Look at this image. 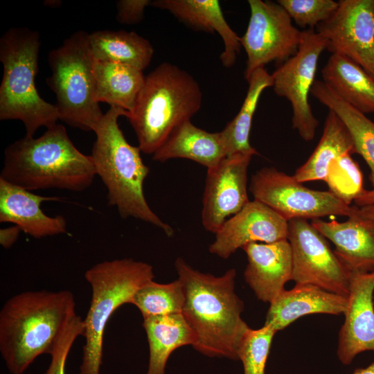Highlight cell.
I'll return each instance as SVG.
<instances>
[{"instance_id": "cell-1", "label": "cell", "mask_w": 374, "mask_h": 374, "mask_svg": "<svg viewBox=\"0 0 374 374\" xmlns=\"http://www.w3.org/2000/svg\"><path fill=\"white\" fill-rule=\"evenodd\" d=\"M175 265L185 294L182 314L195 335L193 348L208 357L238 360L249 327L241 317L244 303L235 292L236 270L215 276L193 269L181 258Z\"/></svg>"}, {"instance_id": "cell-2", "label": "cell", "mask_w": 374, "mask_h": 374, "mask_svg": "<svg viewBox=\"0 0 374 374\" xmlns=\"http://www.w3.org/2000/svg\"><path fill=\"white\" fill-rule=\"evenodd\" d=\"M78 315L69 290L26 291L8 299L0 311V352L10 374H24L41 355H51Z\"/></svg>"}, {"instance_id": "cell-3", "label": "cell", "mask_w": 374, "mask_h": 374, "mask_svg": "<svg viewBox=\"0 0 374 374\" xmlns=\"http://www.w3.org/2000/svg\"><path fill=\"white\" fill-rule=\"evenodd\" d=\"M96 175L91 155L79 151L66 127L56 124L38 138L24 136L4 151L0 179L26 190L82 192Z\"/></svg>"}, {"instance_id": "cell-4", "label": "cell", "mask_w": 374, "mask_h": 374, "mask_svg": "<svg viewBox=\"0 0 374 374\" xmlns=\"http://www.w3.org/2000/svg\"><path fill=\"white\" fill-rule=\"evenodd\" d=\"M120 116L127 118L129 112L110 107L93 131L96 139L91 156L96 175L107 188V204L115 206L121 217L148 222L172 236L173 229L152 211L145 199L143 183L150 169L142 160L139 147L127 141L118 125Z\"/></svg>"}, {"instance_id": "cell-5", "label": "cell", "mask_w": 374, "mask_h": 374, "mask_svg": "<svg viewBox=\"0 0 374 374\" xmlns=\"http://www.w3.org/2000/svg\"><path fill=\"white\" fill-rule=\"evenodd\" d=\"M202 93L197 81L187 71L163 62L145 78L129 113L139 147L153 154L181 124L200 109Z\"/></svg>"}, {"instance_id": "cell-6", "label": "cell", "mask_w": 374, "mask_h": 374, "mask_svg": "<svg viewBox=\"0 0 374 374\" xmlns=\"http://www.w3.org/2000/svg\"><path fill=\"white\" fill-rule=\"evenodd\" d=\"M40 44L39 33L24 27L10 28L0 39V120L21 121L25 136L30 137L60 120L56 106L45 101L36 88Z\"/></svg>"}, {"instance_id": "cell-7", "label": "cell", "mask_w": 374, "mask_h": 374, "mask_svg": "<svg viewBox=\"0 0 374 374\" xmlns=\"http://www.w3.org/2000/svg\"><path fill=\"white\" fill-rule=\"evenodd\" d=\"M84 278L91 299L84 321L82 358L78 374H100L105 329L112 314L131 303L135 293L154 278L153 267L132 258L99 262L87 269Z\"/></svg>"}, {"instance_id": "cell-8", "label": "cell", "mask_w": 374, "mask_h": 374, "mask_svg": "<svg viewBox=\"0 0 374 374\" xmlns=\"http://www.w3.org/2000/svg\"><path fill=\"white\" fill-rule=\"evenodd\" d=\"M94 61L84 30L72 34L48 57L51 74L46 83L55 94L60 120L87 132H93L104 115L96 99Z\"/></svg>"}, {"instance_id": "cell-9", "label": "cell", "mask_w": 374, "mask_h": 374, "mask_svg": "<svg viewBox=\"0 0 374 374\" xmlns=\"http://www.w3.org/2000/svg\"><path fill=\"white\" fill-rule=\"evenodd\" d=\"M255 200L267 206L287 222L320 219L329 215L350 216L355 206L346 204L331 191L312 190L294 176L273 167L252 175L249 188Z\"/></svg>"}, {"instance_id": "cell-10", "label": "cell", "mask_w": 374, "mask_h": 374, "mask_svg": "<svg viewBox=\"0 0 374 374\" xmlns=\"http://www.w3.org/2000/svg\"><path fill=\"white\" fill-rule=\"evenodd\" d=\"M326 49V39L315 29H305L302 30L296 53L271 74L274 93L290 103L292 128L305 141L313 140L319 125L311 109L309 96L316 80L319 57Z\"/></svg>"}, {"instance_id": "cell-11", "label": "cell", "mask_w": 374, "mask_h": 374, "mask_svg": "<svg viewBox=\"0 0 374 374\" xmlns=\"http://www.w3.org/2000/svg\"><path fill=\"white\" fill-rule=\"evenodd\" d=\"M249 21L240 44L246 52L244 76L247 80L256 70L271 62L283 63L294 55L302 31L277 2L249 0Z\"/></svg>"}, {"instance_id": "cell-12", "label": "cell", "mask_w": 374, "mask_h": 374, "mask_svg": "<svg viewBox=\"0 0 374 374\" xmlns=\"http://www.w3.org/2000/svg\"><path fill=\"white\" fill-rule=\"evenodd\" d=\"M292 254V279L348 297L350 270L332 250L326 238L308 220L288 221Z\"/></svg>"}, {"instance_id": "cell-13", "label": "cell", "mask_w": 374, "mask_h": 374, "mask_svg": "<svg viewBox=\"0 0 374 374\" xmlns=\"http://www.w3.org/2000/svg\"><path fill=\"white\" fill-rule=\"evenodd\" d=\"M335 13L315 30L327 50L344 55L374 78V0H340Z\"/></svg>"}, {"instance_id": "cell-14", "label": "cell", "mask_w": 374, "mask_h": 374, "mask_svg": "<svg viewBox=\"0 0 374 374\" xmlns=\"http://www.w3.org/2000/svg\"><path fill=\"white\" fill-rule=\"evenodd\" d=\"M253 155L235 154L207 169L202 210V223L207 231L215 233L249 202L247 172Z\"/></svg>"}, {"instance_id": "cell-15", "label": "cell", "mask_w": 374, "mask_h": 374, "mask_svg": "<svg viewBox=\"0 0 374 374\" xmlns=\"http://www.w3.org/2000/svg\"><path fill=\"white\" fill-rule=\"evenodd\" d=\"M210 253L226 259L252 242L271 243L287 239L288 222L264 204L249 201L215 233Z\"/></svg>"}, {"instance_id": "cell-16", "label": "cell", "mask_w": 374, "mask_h": 374, "mask_svg": "<svg viewBox=\"0 0 374 374\" xmlns=\"http://www.w3.org/2000/svg\"><path fill=\"white\" fill-rule=\"evenodd\" d=\"M374 271H352L345 316L338 338L337 356L350 365L359 354L374 353Z\"/></svg>"}, {"instance_id": "cell-17", "label": "cell", "mask_w": 374, "mask_h": 374, "mask_svg": "<svg viewBox=\"0 0 374 374\" xmlns=\"http://www.w3.org/2000/svg\"><path fill=\"white\" fill-rule=\"evenodd\" d=\"M247 257L244 272L258 299L271 303L292 279V254L287 239L271 243L252 242L242 248Z\"/></svg>"}, {"instance_id": "cell-18", "label": "cell", "mask_w": 374, "mask_h": 374, "mask_svg": "<svg viewBox=\"0 0 374 374\" xmlns=\"http://www.w3.org/2000/svg\"><path fill=\"white\" fill-rule=\"evenodd\" d=\"M348 220L339 222L314 219L311 224L335 246L334 250L350 271H374V220L355 205Z\"/></svg>"}, {"instance_id": "cell-19", "label": "cell", "mask_w": 374, "mask_h": 374, "mask_svg": "<svg viewBox=\"0 0 374 374\" xmlns=\"http://www.w3.org/2000/svg\"><path fill=\"white\" fill-rule=\"evenodd\" d=\"M58 200L57 197L39 195L0 179V222L13 223L34 238L66 233L63 216H48L41 208L44 202Z\"/></svg>"}, {"instance_id": "cell-20", "label": "cell", "mask_w": 374, "mask_h": 374, "mask_svg": "<svg viewBox=\"0 0 374 374\" xmlns=\"http://www.w3.org/2000/svg\"><path fill=\"white\" fill-rule=\"evenodd\" d=\"M348 297L310 284H296L285 289L271 303L265 325L276 332L301 317L312 314L340 315L347 306Z\"/></svg>"}, {"instance_id": "cell-21", "label": "cell", "mask_w": 374, "mask_h": 374, "mask_svg": "<svg viewBox=\"0 0 374 374\" xmlns=\"http://www.w3.org/2000/svg\"><path fill=\"white\" fill-rule=\"evenodd\" d=\"M151 6L169 11L181 21L199 30L216 32L223 40L222 64L231 67L240 53V37L226 21L217 0H156Z\"/></svg>"}, {"instance_id": "cell-22", "label": "cell", "mask_w": 374, "mask_h": 374, "mask_svg": "<svg viewBox=\"0 0 374 374\" xmlns=\"http://www.w3.org/2000/svg\"><path fill=\"white\" fill-rule=\"evenodd\" d=\"M314 98L333 112L349 131L356 154H359L370 168L369 180L373 188L364 190L355 200L357 206L374 204V122L366 114L337 96L322 80H316L311 93Z\"/></svg>"}, {"instance_id": "cell-23", "label": "cell", "mask_w": 374, "mask_h": 374, "mask_svg": "<svg viewBox=\"0 0 374 374\" xmlns=\"http://www.w3.org/2000/svg\"><path fill=\"white\" fill-rule=\"evenodd\" d=\"M226 157L221 132H208L194 125L190 120L178 126L152 154L154 161L164 162L182 158L211 168Z\"/></svg>"}, {"instance_id": "cell-24", "label": "cell", "mask_w": 374, "mask_h": 374, "mask_svg": "<svg viewBox=\"0 0 374 374\" xmlns=\"http://www.w3.org/2000/svg\"><path fill=\"white\" fill-rule=\"evenodd\" d=\"M323 82L362 113H374V78L348 57L332 53L323 66Z\"/></svg>"}, {"instance_id": "cell-25", "label": "cell", "mask_w": 374, "mask_h": 374, "mask_svg": "<svg viewBox=\"0 0 374 374\" xmlns=\"http://www.w3.org/2000/svg\"><path fill=\"white\" fill-rule=\"evenodd\" d=\"M143 326L150 350L145 374H166L171 353L179 347L195 344V335L182 313L144 318Z\"/></svg>"}, {"instance_id": "cell-26", "label": "cell", "mask_w": 374, "mask_h": 374, "mask_svg": "<svg viewBox=\"0 0 374 374\" xmlns=\"http://www.w3.org/2000/svg\"><path fill=\"white\" fill-rule=\"evenodd\" d=\"M355 153L349 131L341 119L329 110L319 143L293 176L301 183L318 180L326 181L329 169L335 161L346 154Z\"/></svg>"}, {"instance_id": "cell-27", "label": "cell", "mask_w": 374, "mask_h": 374, "mask_svg": "<svg viewBox=\"0 0 374 374\" xmlns=\"http://www.w3.org/2000/svg\"><path fill=\"white\" fill-rule=\"evenodd\" d=\"M93 73L96 100L131 112L145 82L143 71L123 63L95 60Z\"/></svg>"}, {"instance_id": "cell-28", "label": "cell", "mask_w": 374, "mask_h": 374, "mask_svg": "<svg viewBox=\"0 0 374 374\" xmlns=\"http://www.w3.org/2000/svg\"><path fill=\"white\" fill-rule=\"evenodd\" d=\"M89 44L95 60L123 63L141 71L154 54L149 41L134 31H94L89 34Z\"/></svg>"}, {"instance_id": "cell-29", "label": "cell", "mask_w": 374, "mask_h": 374, "mask_svg": "<svg viewBox=\"0 0 374 374\" xmlns=\"http://www.w3.org/2000/svg\"><path fill=\"white\" fill-rule=\"evenodd\" d=\"M247 81L248 90L240 111L221 131L226 157L238 153L258 154L249 142L252 120L262 93L273 86V78L265 68H260L253 72Z\"/></svg>"}, {"instance_id": "cell-30", "label": "cell", "mask_w": 374, "mask_h": 374, "mask_svg": "<svg viewBox=\"0 0 374 374\" xmlns=\"http://www.w3.org/2000/svg\"><path fill=\"white\" fill-rule=\"evenodd\" d=\"M185 294L181 282L177 279L161 284L153 280L135 293L132 304L141 312L143 319L182 313Z\"/></svg>"}, {"instance_id": "cell-31", "label": "cell", "mask_w": 374, "mask_h": 374, "mask_svg": "<svg viewBox=\"0 0 374 374\" xmlns=\"http://www.w3.org/2000/svg\"><path fill=\"white\" fill-rule=\"evenodd\" d=\"M276 332L265 324L258 329H248L238 349V360L242 363L244 374H265L267 360Z\"/></svg>"}, {"instance_id": "cell-32", "label": "cell", "mask_w": 374, "mask_h": 374, "mask_svg": "<svg viewBox=\"0 0 374 374\" xmlns=\"http://www.w3.org/2000/svg\"><path fill=\"white\" fill-rule=\"evenodd\" d=\"M326 182L330 191L348 205L365 190L360 168L351 154H346L332 164Z\"/></svg>"}, {"instance_id": "cell-33", "label": "cell", "mask_w": 374, "mask_h": 374, "mask_svg": "<svg viewBox=\"0 0 374 374\" xmlns=\"http://www.w3.org/2000/svg\"><path fill=\"white\" fill-rule=\"evenodd\" d=\"M292 21L301 28L315 29L337 10L339 2L333 0H278Z\"/></svg>"}, {"instance_id": "cell-34", "label": "cell", "mask_w": 374, "mask_h": 374, "mask_svg": "<svg viewBox=\"0 0 374 374\" xmlns=\"http://www.w3.org/2000/svg\"><path fill=\"white\" fill-rule=\"evenodd\" d=\"M84 321L76 315L68 325L54 351L51 355V363L44 374H65V366L69 351L79 336H83Z\"/></svg>"}, {"instance_id": "cell-35", "label": "cell", "mask_w": 374, "mask_h": 374, "mask_svg": "<svg viewBox=\"0 0 374 374\" xmlns=\"http://www.w3.org/2000/svg\"><path fill=\"white\" fill-rule=\"evenodd\" d=\"M150 0H120L116 3V20L122 24H135L142 21L145 8Z\"/></svg>"}, {"instance_id": "cell-36", "label": "cell", "mask_w": 374, "mask_h": 374, "mask_svg": "<svg viewBox=\"0 0 374 374\" xmlns=\"http://www.w3.org/2000/svg\"><path fill=\"white\" fill-rule=\"evenodd\" d=\"M21 229L14 225L0 230V244L5 249L10 248L19 238Z\"/></svg>"}, {"instance_id": "cell-37", "label": "cell", "mask_w": 374, "mask_h": 374, "mask_svg": "<svg viewBox=\"0 0 374 374\" xmlns=\"http://www.w3.org/2000/svg\"><path fill=\"white\" fill-rule=\"evenodd\" d=\"M359 212L362 215L374 220V204L359 207Z\"/></svg>"}, {"instance_id": "cell-38", "label": "cell", "mask_w": 374, "mask_h": 374, "mask_svg": "<svg viewBox=\"0 0 374 374\" xmlns=\"http://www.w3.org/2000/svg\"><path fill=\"white\" fill-rule=\"evenodd\" d=\"M353 374H374V362L366 368L356 369Z\"/></svg>"}]
</instances>
